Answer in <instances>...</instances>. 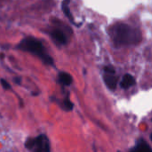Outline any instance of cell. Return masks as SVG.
Listing matches in <instances>:
<instances>
[{"label":"cell","mask_w":152,"mask_h":152,"mask_svg":"<svg viewBox=\"0 0 152 152\" xmlns=\"http://www.w3.org/2000/svg\"><path fill=\"white\" fill-rule=\"evenodd\" d=\"M13 80H14V83H15V84L20 85V81H21V78H20V77H14Z\"/></svg>","instance_id":"cell-13"},{"label":"cell","mask_w":152,"mask_h":152,"mask_svg":"<svg viewBox=\"0 0 152 152\" xmlns=\"http://www.w3.org/2000/svg\"><path fill=\"white\" fill-rule=\"evenodd\" d=\"M105 73V72H104ZM103 80L105 85L110 90H115L118 82V76L115 75V73H105L103 75Z\"/></svg>","instance_id":"cell-5"},{"label":"cell","mask_w":152,"mask_h":152,"mask_svg":"<svg viewBox=\"0 0 152 152\" xmlns=\"http://www.w3.org/2000/svg\"><path fill=\"white\" fill-rule=\"evenodd\" d=\"M62 107H63V109H64L65 110H68V111H69V110H71L73 109L74 105H73V103L70 102L69 96V95H67V96L63 99Z\"/></svg>","instance_id":"cell-10"},{"label":"cell","mask_w":152,"mask_h":152,"mask_svg":"<svg viewBox=\"0 0 152 152\" xmlns=\"http://www.w3.org/2000/svg\"><path fill=\"white\" fill-rule=\"evenodd\" d=\"M131 151H133V152H140V151L151 152L152 149H151V147L149 145V143H148V142H146L144 139H142V138H140V139H139V140L136 142V143H135L134 147L131 149Z\"/></svg>","instance_id":"cell-6"},{"label":"cell","mask_w":152,"mask_h":152,"mask_svg":"<svg viewBox=\"0 0 152 152\" xmlns=\"http://www.w3.org/2000/svg\"><path fill=\"white\" fill-rule=\"evenodd\" d=\"M104 72L105 73H116L115 69L112 66H106L104 68Z\"/></svg>","instance_id":"cell-12"},{"label":"cell","mask_w":152,"mask_h":152,"mask_svg":"<svg viewBox=\"0 0 152 152\" xmlns=\"http://www.w3.org/2000/svg\"><path fill=\"white\" fill-rule=\"evenodd\" d=\"M57 82L62 86H69L73 83V77L67 72H60L57 77Z\"/></svg>","instance_id":"cell-7"},{"label":"cell","mask_w":152,"mask_h":152,"mask_svg":"<svg viewBox=\"0 0 152 152\" xmlns=\"http://www.w3.org/2000/svg\"><path fill=\"white\" fill-rule=\"evenodd\" d=\"M0 84H1V86H3V88L4 89V90H10L11 89V85L6 81V80H4V79H0Z\"/></svg>","instance_id":"cell-11"},{"label":"cell","mask_w":152,"mask_h":152,"mask_svg":"<svg viewBox=\"0 0 152 152\" xmlns=\"http://www.w3.org/2000/svg\"><path fill=\"white\" fill-rule=\"evenodd\" d=\"M69 0H64L62 2V4H61V8H62V11L63 12L65 13V15L69 18V20L75 24V21L73 20V17H72V14L69 11Z\"/></svg>","instance_id":"cell-9"},{"label":"cell","mask_w":152,"mask_h":152,"mask_svg":"<svg viewBox=\"0 0 152 152\" xmlns=\"http://www.w3.org/2000/svg\"><path fill=\"white\" fill-rule=\"evenodd\" d=\"M28 151L34 152H49L51 151L49 139L45 134H40L35 138H28L24 143Z\"/></svg>","instance_id":"cell-3"},{"label":"cell","mask_w":152,"mask_h":152,"mask_svg":"<svg viewBox=\"0 0 152 152\" xmlns=\"http://www.w3.org/2000/svg\"><path fill=\"white\" fill-rule=\"evenodd\" d=\"M135 83H136L135 78L131 74H126L122 77V80L120 81V87L122 89H128L134 86Z\"/></svg>","instance_id":"cell-8"},{"label":"cell","mask_w":152,"mask_h":152,"mask_svg":"<svg viewBox=\"0 0 152 152\" xmlns=\"http://www.w3.org/2000/svg\"><path fill=\"white\" fill-rule=\"evenodd\" d=\"M109 35L118 47L126 45H134L142 41V32L126 23L118 22L109 28Z\"/></svg>","instance_id":"cell-1"},{"label":"cell","mask_w":152,"mask_h":152,"mask_svg":"<svg viewBox=\"0 0 152 152\" xmlns=\"http://www.w3.org/2000/svg\"><path fill=\"white\" fill-rule=\"evenodd\" d=\"M67 28H68L67 27L62 28L60 26H56V27L52 28L48 31L52 40L54 42L55 45H57L59 46H61V45H65L68 43L69 36H68V34L65 31Z\"/></svg>","instance_id":"cell-4"},{"label":"cell","mask_w":152,"mask_h":152,"mask_svg":"<svg viewBox=\"0 0 152 152\" xmlns=\"http://www.w3.org/2000/svg\"><path fill=\"white\" fill-rule=\"evenodd\" d=\"M17 48L23 52H28L38 57L45 64L48 66H54L53 59L46 53L42 42L33 37H27L23 38L17 45Z\"/></svg>","instance_id":"cell-2"}]
</instances>
